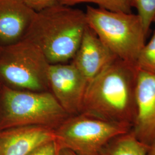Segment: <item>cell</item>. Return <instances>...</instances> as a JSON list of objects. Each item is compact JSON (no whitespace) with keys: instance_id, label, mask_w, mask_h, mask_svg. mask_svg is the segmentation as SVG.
Segmentation results:
<instances>
[{"instance_id":"6da1fadb","label":"cell","mask_w":155,"mask_h":155,"mask_svg":"<svg viewBox=\"0 0 155 155\" xmlns=\"http://www.w3.org/2000/svg\"><path fill=\"white\" fill-rule=\"evenodd\" d=\"M138 70L117 58L89 83L82 113L132 128L137 106Z\"/></svg>"},{"instance_id":"7a4b0ae2","label":"cell","mask_w":155,"mask_h":155,"mask_svg":"<svg viewBox=\"0 0 155 155\" xmlns=\"http://www.w3.org/2000/svg\"><path fill=\"white\" fill-rule=\"evenodd\" d=\"M85 12L57 4L36 12L24 38L38 45L50 64L72 59L87 26Z\"/></svg>"},{"instance_id":"3957f363","label":"cell","mask_w":155,"mask_h":155,"mask_svg":"<svg viewBox=\"0 0 155 155\" xmlns=\"http://www.w3.org/2000/svg\"><path fill=\"white\" fill-rule=\"evenodd\" d=\"M70 116L48 91L0 89V130L39 125L56 129Z\"/></svg>"},{"instance_id":"277c9868","label":"cell","mask_w":155,"mask_h":155,"mask_svg":"<svg viewBox=\"0 0 155 155\" xmlns=\"http://www.w3.org/2000/svg\"><path fill=\"white\" fill-rule=\"evenodd\" d=\"M85 14L88 25L113 54L136 66L148 34L139 15L90 5Z\"/></svg>"},{"instance_id":"5b68a950","label":"cell","mask_w":155,"mask_h":155,"mask_svg":"<svg viewBox=\"0 0 155 155\" xmlns=\"http://www.w3.org/2000/svg\"><path fill=\"white\" fill-rule=\"evenodd\" d=\"M50 64L39 46L27 39L0 52V83L12 89L45 91Z\"/></svg>"},{"instance_id":"8992f818","label":"cell","mask_w":155,"mask_h":155,"mask_svg":"<svg viewBox=\"0 0 155 155\" xmlns=\"http://www.w3.org/2000/svg\"><path fill=\"white\" fill-rule=\"evenodd\" d=\"M132 128L86 113L70 116L55 130L58 148L77 155H99L110 140Z\"/></svg>"},{"instance_id":"52a82bcc","label":"cell","mask_w":155,"mask_h":155,"mask_svg":"<svg viewBox=\"0 0 155 155\" xmlns=\"http://www.w3.org/2000/svg\"><path fill=\"white\" fill-rule=\"evenodd\" d=\"M48 83L52 94L70 116L82 113L89 82L72 63L50 64Z\"/></svg>"},{"instance_id":"ba28073f","label":"cell","mask_w":155,"mask_h":155,"mask_svg":"<svg viewBox=\"0 0 155 155\" xmlns=\"http://www.w3.org/2000/svg\"><path fill=\"white\" fill-rule=\"evenodd\" d=\"M136 106L131 130L139 141L149 147L155 139V73L138 70Z\"/></svg>"},{"instance_id":"9c48e42d","label":"cell","mask_w":155,"mask_h":155,"mask_svg":"<svg viewBox=\"0 0 155 155\" xmlns=\"http://www.w3.org/2000/svg\"><path fill=\"white\" fill-rule=\"evenodd\" d=\"M55 129L29 125L0 130V155H28L39 147L55 141Z\"/></svg>"},{"instance_id":"30bf717a","label":"cell","mask_w":155,"mask_h":155,"mask_svg":"<svg viewBox=\"0 0 155 155\" xmlns=\"http://www.w3.org/2000/svg\"><path fill=\"white\" fill-rule=\"evenodd\" d=\"M117 58L87 25L72 63L89 83Z\"/></svg>"},{"instance_id":"8fae6325","label":"cell","mask_w":155,"mask_h":155,"mask_svg":"<svg viewBox=\"0 0 155 155\" xmlns=\"http://www.w3.org/2000/svg\"><path fill=\"white\" fill-rule=\"evenodd\" d=\"M36 13L23 0H0V46L24 39Z\"/></svg>"},{"instance_id":"7c38bea8","label":"cell","mask_w":155,"mask_h":155,"mask_svg":"<svg viewBox=\"0 0 155 155\" xmlns=\"http://www.w3.org/2000/svg\"><path fill=\"white\" fill-rule=\"evenodd\" d=\"M148 146L136 138L132 130L110 140L99 155H147Z\"/></svg>"},{"instance_id":"4fadbf2b","label":"cell","mask_w":155,"mask_h":155,"mask_svg":"<svg viewBox=\"0 0 155 155\" xmlns=\"http://www.w3.org/2000/svg\"><path fill=\"white\" fill-rule=\"evenodd\" d=\"M58 4L64 5L72 6L83 4L91 3L109 11L122 13H132L130 0H58Z\"/></svg>"},{"instance_id":"5bb4252c","label":"cell","mask_w":155,"mask_h":155,"mask_svg":"<svg viewBox=\"0 0 155 155\" xmlns=\"http://www.w3.org/2000/svg\"><path fill=\"white\" fill-rule=\"evenodd\" d=\"M136 67L139 70L155 73V30L149 42L140 51Z\"/></svg>"},{"instance_id":"9a60e30c","label":"cell","mask_w":155,"mask_h":155,"mask_svg":"<svg viewBox=\"0 0 155 155\" xmlns=\"http://www.w3.org/2000/svg\"><path fill=\"white\" fill-rule=\"evenodd\" d=\"M132 8L137 11L144 29L148 33L155 17V0H130Z\"/></svg>"},{"instance_id":"2e32d148","label":"cell","mask_w":155,"mask_h":155,"mask_svg":"<svg viewBox=\"0 0 155 155\" xmlns=\"http://www.w3.org/2000/svg\"><path fill=\"white\" fill-rule=\"evenodd\" d=\"M34 11L39 12L58 4V0H23Z\"/></svg>"},{"instance_id":"e0dca14e","label":"cell","mask_w":155,"mask_h":155,"mask_svg":"<svg viewBox=\"0 0 155 155\" xmlns=\"http://www.w3.org/2000/svg\"><path fill=\"white\" fill-rule=\"evenodd\" d=\"M58 150L55 141H52L42 145L28 155H57Z\"/></svg>"},{"instance_id":"ac0fdd59","label":"cell","mask_w":155,"mask_h":155,"mask_svg":"<svg viewBox=\"0 0 155 155\" xmlns=\"http://www.w3.org/2000/svg\"><path fill=\"white\" fill-rule=\"evenodd\" d=\"M147 155H155V139L148 147Z\"/></svg>"},{"instance_id":"d6986e66","label":"cell","mask_w":155,"mask_h":155,"mask_svg":"<svg viewBox=\"0 0 155 155\" xmlns=\"http://www.w3.org/2000/svg\"><path fill=\"white\" fill-rule=\"evenodd\" d=\"M58 155H77L70 150L67 149H59Z\"/></svg>"},{"instance_id":"ffe728a7","label":"cell","mask_w":155,"mask_h":155,"mask_svg":"<svg viewBox=\"0 0 155 155\" xmlns=\"http://www.w3.org/2000/svg\"><path fill=\"white\" fill-rule=\"evenodd\" d=\"M1 48H2V47H1V46H0V52H1Z\"/></svg>"},{"instance_id":"44dd1931","label":"cell","mask_w":155,"mask_h":155,"mask_svg":"<svg viewBox=\"0 0 155 155\" xmlns=\"http://www.w3.org/2000/svg\"><path fill=\"white\" fill-rule=\"evenodd\" d=\"M153 22H155V18H154V20H153Z\"/></svg>"},{"instance_id":"7402d4cb","label":"cell","mask_w":155,"mask_h":155,"mask_svg":"<svg viewBox=\"0 0 155 155\" xmlns=\"http://www.w3.org/2000/svg\"><path fill=\"white\" fill-rule=\"evenodd\" d=\"M58 151H59V150H58Z\"/></svg>"},{"instance_id":"603a6c76","label":"cell","mask_w":155,"mask_h":155,"mask_svg":"<svg viewBox=\"0 0 155 155\" xmlns=\"http://www.w3.org/2000/svg\"><path fill=\"white\" fill-rule=\"evenodd\" d=\"M0 89H1V87H0Z\"/></svg>"}]
</instances>
